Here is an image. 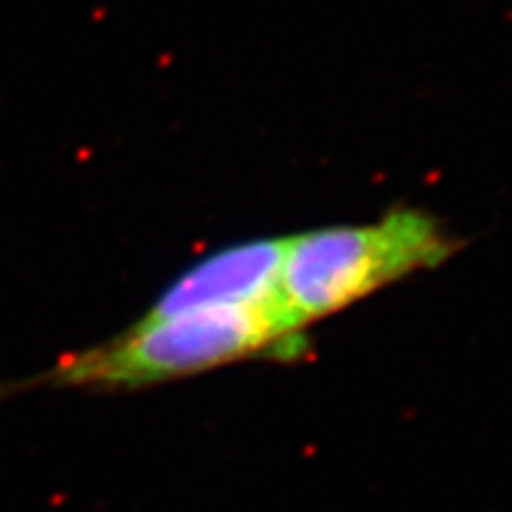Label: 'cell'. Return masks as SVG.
<instances>
[{
	"mask_svg": "<svg viewBox=\"0 0 512 512\" xmlns=\"http://www.w3.org/2000/svg\"><path fill=\"white\" fill-rule=\"evenodd\" d=\"M285 245L287 238H271L219 249L166 287L143 318L159 320L190 311L278 299Z\"/></svg>",
	"mask_w": 512,
	"mask_h": 512,
	"instance_id": "cell-3",
	"label": "cell"
},
{
	"mask_svg": "<svg viewBox=\"0 0 512 512\" xmlns=\"http://www.w3.org/2000/svg\"><path fill=\"white\" fill-rule=\"evenodd\" d=\"M302 351V330L294 328L278 297L159 320L140 318L112 342L62 361L50 377L60 384L131 389L247 358H294Z\"/></svg>",
	"mask_w": 512,
	"mask_h": 512,
	"instance_id": "cell-1",
	"label": "cell"
},
{
	"mask_svg": "<svg viewBox=\"0 0 512 512\" xmlns=\"http://www.w3.org/2000/svg\"><path fill=\"white\" fill-rule=\"evenodd\" d=\"M456 240L422 209H392L375 223L287 238L280 302L297 330L422 268L444 264Z\"/></svg>",
	"mask_w": 512,
	"mask_h": 512,
	"instance_id": "cell-2",
	"label": "cell"
}]
</instances>
